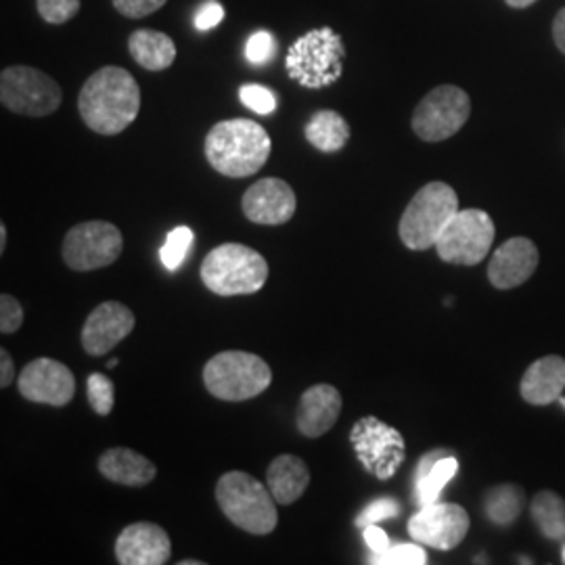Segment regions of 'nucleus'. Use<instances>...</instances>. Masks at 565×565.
Here are the masks:
<instances>
[{
  "mask_svg": "<svg viewBox=\"0 0 565 565\" xmlns=\"http://www.w3.org/2000/svg\"><path fill=\"white\" fill-rule=\"evenodd\" d=\"M553 41L565 55V7L562 11H557V15L553 20Z\"/></svg>",
  "mask_w": 565,
  "mask_h": 565,
  "instance_id": "obj_40",
  "label": "nucleus"
},
{
  "mask_svg": "<svg viewBox=\"0 0 565 565\" xmlns=\"http://www.w3.org/2000/svg\"><path fill=\"white\" fill-rule=\"evenodd\" d=\"M342 408V394L335 385L317 384L308 387L300 396L296 411L298 431L310 440L321 438L338 424Z\"/></svg>",
  "mask_w": 565,
  "mask_h": 565,
  "instance_id": "obj_19",
  "label": "nucleus"
},
{
  "mask_svg": "<svg viewBox=\"0 0 565 565\" xmlns=\"http://www.w3.org/2000/svg\"><path fill=\"white\" fill-rule=\"evenodd\" d=\"M306 141L323 153H338L350 141V124L333 109L317 111L303 128Z\"/></svg>",
  "mask_w": 565,
  "mask_h": 565,
  "instance_id": "obj_25",
  "label": "nucleus"
},
{
  "mask_svg": "<svg viewBox=\"0 0 565 565\" xmlns=\"http://www.w3.org/2000/svg\"><path fill=\"white\" fill-rule=\"evenodd\" d=\"M15 380V363L11 354L2 348L0 350V387H9Z\"/></svg>",
  "mask_w": 565,
  "mask_h": 565,
  "instance_id": "obj_39",
  "label": "nucleus"
},
{
  "mask_svg": "<svg viewBox=\"0 0 565 565\" xmlns=\"http://www.w3.org/2000/svg\"><path fill=\"white\" fill-rule=\"evenodd\" d=\"M457 471H459V461L455 457H446L445 452L425 455L417 467V478H415V497L419 507L436 503L445 486L457 476Z\"/></svg>",
  "mask_w": 565,
  "mask_h": 565,
  "instance_id": "obj_23",
  "label": "nucleus"
},
{
  "mask_svg": "<svg viewBox=\"0 0 565 565\" xmlns=\"http://www.w3.org/2000/svg\"><path fill=\"white\" fill-rule=\"evenodd\" d=\"M459 212L457 191L446 182H427L404 210L398 235L413 252L436 247L446 224Z\"/></svg>",
  "mask_w": 565,
  "mask_h": 565,
  "instance_id": "obj_6",
  "label": "nucleus"
},
{
  "mask_svg": "<svg viewBox=\"0 0 565 565\" xmlns=\"http://www.w3.org/2000/svg\"><path fill=\"white\" fill-rule=\"evenodd\" d=\"M469 513L455 503H431L425 505L408 520V534L415 543L452 551L463 543L469 532Z\"/></svg>",
  "mask_w": 565,
  "mask_h": 565,
  "instance_id": "obj_13",
  "label": "nucleus"
},
{
  "mask_svg": "<svg viewBox=\"0 0 565 565\" xmlns=\"http://www.w3.org/2000/svg\"><path fill=\"white\" fill-rule=\"evenodd\" d=\"M396 515H401V503L394 499H380L364 509L363 513L356 518V525L366 527V525L380 524V522L396 518Z\"/></svg>",
  "mask_w": 565,
  "mask_h": 565,
  "instance_id": "obj_34",
  "label": "nucleus"
},
{
  "mask_svg": "<svg viewBox=\"0 0 565 565\" xmlns=\"http://www.w3.org/2000/svg\"><path fill=\"white\" fill-rule=\"evenodd\" d=\"M200 275L216 296H249L266 285L268 263L260 252L243 243H223L205 256Z\"/></svg>",
  "mask_w": 565,
  "mask_h": 565,
  "instance_id": "obj_4",
  "label": "nucleus"
},
{
  "mask_svg": "<svg viewBox=\"0 0 565 565\" xmlns=\"http://www.w3.org/2000/svg\"><path fill=\"white\" fill-rule=\"evenodd\" d=\"M23 324V306L18 298L2 294L0 296V331L4 335L15 333Z\"/></svg>",
  "mask_w": 565,
  "mask_h": 565,
  "instance_id": "obj_35",
  "label": "nucleus"
},
{
  "mask_svg": "<svg viewBox=\"0 0 565 565\" xmlns=\"http://www.w3.org/2000/svg\"><path fill=\"white\" fill-rule=\"evenodd\" d=\"M193 242H195V233L189 226H177L174 231H170L162 249H160V260H162L163 266L168 270H177L182 260L186 258Z\"/></svg>",
  "mask_w": 565,
  "mask_h": 565,
  "instance_id": "obj_28",
  "label": "nucleus"
},
{
  "mask_svg": "<svg viewBox=\"0 0 565 565\" xmlns=\"http://www.w3.org/2000/svg\"><path fill=\"white\" fill-rule=\"evenodd\" d=\"M172 557V541L158 524L126 525L116 541V559L121 565H163Z\"/></svg>",
  "mask_w": 565,
  "mask_h": 565,
  "instance_id": "obj_17",
  "label": "nucleus"
},
{
  "mask_svg": "<svg viewBox=\"0 0 565 565\" xmlns=\"http://www.w3.org/2000/svg\"><path fill=\"white\" fill-rule=\"evenodd\" d=\"M7 249V226L0 224V254H4Z\"/></svg>",
  "mask_w": 565,
  "mask_h": 565,
  "instance_id": "obj_42",
  "label": "nucleus"
},
{
  "mask_svg": "<svg viewBox=\"0 0 565 565\" xmlns=\"http://www.w3.org/2000/svg\"><path fill=\"white\" fill-rule=\"evenodd\" d=\"M266 482L279 505H294L310 486V469L296 455H279L266 469Z\"/></svg>",
  "mask_w": 565,
  "mask_h": 565,
  "instance_id": "obj_22",
  "label": "nucleus"
},
{
  "mask_svg": "<svg viewBox=\"0 0 565 565\" xmlns=\"http://www.w3.org/2000/svg\"><path fill=\"white\" fill-rule=\"evenodd\" d=\"M565 390V359L548 354L525 369L520 392L525 403L534 406L557 403Z\"/></svg>",
  "mask_w": 565,
  "mask_h": 565,
  "instance_id": "obj_20",
  "label": "nucleus"
},
{
  "mask_svg": "<svg viewBox=\"0 0 565 565\" xmlns=\"http://www.w3.org/2000/svg\"><path fill=\"white\" fill-rule=\"evenodd\" d=\"M273 382V371L258 354L228 350L212 356L203 366L207 392L224 403H243L260 396Z\"/></svg>",
  "mask_w": 565,
  "mask_h": 565,
  "instance_id": "obj_7",
  "label": "nucleus"
},
{
  "mask_svg": "<svg viewBox=\"0 0 565 565\" xmlns=\"http://www.w3.org/2000/svg\"><path fill=\"white\" fill-rule=\"evenodd\" d=\"M18 387L30 403L65 406L76 394V377L67 364L42 356L23 366Z\"/></svg>",
  "mask_w": 565,
  "mask_h": 565,
  "instance_id": "obj_14",
  "label": "nucleus"
},
{
  "mask_svg": "<svg viewBox=\"0 0 565 565\" xmlns=\"http://www.w3.org/2000/svg\"><path fill=\"white\" fill-rule=\"evenodd\" d=\"M137 324L135 312L121 302H103L88 315L81 342L86 354L103 356L126 340Z\"/></svg>",
  "mask_w": 565,
  "mask_h": 565,
  "instance_id": "obj_15",
  "label": "nucleus"
},
{
  "mask_svg": "<svg viewBox=\"0 0 565 565\" xmlns=\"http://www.w3.org/2000/svg\"><path fill=\"white\" fill-rule=\"evenodd\" d=\"M128 53L142 70L163 72L177 60V44L158 30H137L128 39Z\"/></svg>",
  "mask_w": 565,
  "mask_h": 565,
  "instance_id": "obj_24",
  "label": "nucleus"
},
{
  "mask_svg": "<svg viewBox=\"0 0 565 565\" xmlns=\"http://www.w3.org/2000/svg\"><path fill=\"white\" fill-rule=\"evenodd\" d=\"M114 9L128 18V20H141L156 11H160L168 0H111Z\"/></svg>",
  "mask_w": 565,
  "mask_h": 565,
  "instance_id": "obj_36",
  "label": "nucleus"
},
{
  "mask_svg": "<svg viewBox=\"0 0 565 565\" xmlns=\"http://www.w3.org/2000/svg\"><path fill=\"white\" fill-rule=\"evenodd\" d=\"M494 233V223L484 210H459L438 237L436 252L445 263L476 266L488 256Z\"/></svg>",
  "mask_w": 565,
  "mask_h": 565,
  "instance_id": "obj_10",
  "label": "nucleus"
},
{
  "mask_svg": "<svg viewBox=\"0 0 565 565\" xmlns=\"http://www.w3.org/2000/svg\"><path fill=\"white\" fill-rule=\"evenodd\" d=\"M36 9L46 23L61 25L78 15L81 0H36Z\"/></svg>",
  "mask_w": 565,
  "mask_h": 565,
  "instance_id": "obj_32",
  "label": "nucleus"
},
{
  "mask_svg": "<svg viewBox=\"0 0 565 565\" xmlns=\"http://www.w3.org/2000/svg\"><path fill=\"white\" fill-rule=\"evenodd\" d=\"M532 518L541 534L551 541H565V501L553 490H543L532 499Z\"/></svg>",
  "mask_w": 565,
  "mask_h": 565,
  "instance_id": "obj_27",
  "label": "nucleus"
},
{
  "mask_svg": "<svg viewBox=\"0 0 565 565\" xmlns=\"http://www.w3.org/2000/svg\"><path fill=\"white\" fill-rule=\"evenodd\" d=\"M99 473L105 480L114 484L128 486V488H142L151 484L158 476V467L151 463L141 452L132 448H109L99 457Z\"/></svg>",
  "mask_w": 565,
  "mask_h": 565,
  "instance_id": "obj_21",
  "label": "nucleus"
},
{
  "mask_svg": "<svg viewBox=\"0 0 565 565\" xmlns=\"http://www.w3.org/2000/svg\"><path fill=\"white\" fill-rule=\"evenodd\" d=\"M275 53H277V41H275V36L270 32L260 30V32H254L247 39L245 60L249 61V63L264 65V63H268V61L275 57Z\"/></svg>",
  "mask_w": 565,
  "mask_h": 565,
  "instance_id": "obj_33",
  "label": "nucleus"
},
{
  "mask_svg": "<svg viewBox=\"0 0 565 565\" xmlns=\"http://www.w3.org/2000/svg\"><path fill=\"white\" fill-rule=\"evenodd\" d=\"M216 501L231 524L266 536L279 524L277 501L268 488L245 471H228L216 484Z\"/></svg>",
  "mask_w": 565,
  "mask_h": 565,
  "instance_id": "obj_5",
  "label": "nucleus"
},
{
  "mask_svg": "<svg viewBox=\"0 0 565 565\" xmlns=\"http://www.w3.org/2000/svg\"><path fill=\"white\" fill-rule=\"evenodd\" d=\"M86 394H88V403L97 415L102 417L111 415L116 398H114V382L107 375L90 373L86 380Z\"/></svg>",
  "mask_w": 565,
  "mask_h": 565,
  "instance_id": "obj_30",
  "label": "nucleus"
},
{
  "mask_svg": "<svg viewBox=\"0 0 565 565\" xmlns=\"http://www.w3.org/2000/svg\"><path fill=\"white\" fill-rule=\"evenodd\" d=\"M224 20V7L218 0H205L195 13V28L200 32L214 30Z\"/></svg>",
  "mask_w": 565,
  "mask_h": 565,
  "instance_id": "obj_37",
  "label": "nucleus"
},
{
  "mask_svg": "<svg viewBox=\"0 0 565 565\" xmlns=\"http://www.w3.org/2000/svg\"><path fill=\"white\" fill-rule=\"evenodd\" d=\"M61 86L55 78L30 65H11L0 74V103L20 116L44 118L60 109Z\"/></svg>",
  "mask_w": 565,
  "mask_h": 565,
  "instance_id": "obj_8",
  "label": "nucleus"
},
{
  "mask_svg": "<svg viewBox=\"0 0 565 565\" xmlns=\"http://www.w3.org/2000/svg\"><path fill=\"white\" fill-rule=\"evenodd\" d=\"M273 141L258 121L235 118L218 121L205 137V158L228 179L256 174L270 158Z\"/></svg>",
  "mask_w": 565,
  "mask_h": 565,
  "instance_id": "obj_2",
  "label": "nucleus"
},
{
  "mask_svg": "<svg viewBox=\"0 0 565 565\" xmlns=\"http://www.w3.org/2000/svg\"><path fill=\"white\" fill-rule=\"evenodd\" d=\"M239 97L247 109L260 116H270L277 109V95L260 84H243Z\"/></svg>",
  "mask_w": 565,
  "mask_h": 565,
  "instance_id": "obj_31",
  "label": "nucleus"
},
{
  "mask_svg": "<svg viewBox=\"0 0 565 565\" xmlns=\"http://www.w3.org/2000/svg\"><path fill=\"white\" fill-rule=\"evenodd\" d=\"M525 505V492L515 484L490 488L484 497V511L492 524H513Z\"/></svg>",
  "mask_w": 565,
  "mask_h": 565,
  "instance_id": "obj_26",
  "label": "nucleus"
},
{
  "mask_svg": "<svg viewBox=\"0 0 565 565\" xmlns=\"http://www.w3.org/2000/svg\"><path fill=\"white\" fill-rule=\"evenodd\" d=\"M559 403L564 404L565 406V398H559Z\"/></svg>",
  "mask_w": 565,
  "mask_h": 565,
  "instance_id": "obj_46",
  "label": "nucleus"
},
{
  "mask_svg": "<svg viewBox=\"0 0 565 565\" xmlns=\"http://www.w3.org/2000/svg\"><path fill=\"white\" fill-rule=\"evenodd\" d=\"M124 249V237L116 224L88 221L67 231L61 256L76 273H88L116 263Z\"/></svg>",
  "mask_w": 565,
  "mask_h": 565,
  "instance_id": "obj_12",
  "label": "nucleus"
},
{
  "mask_svg": "<svg viewBox=\"0 0 565 565\" xmlns=\"http://www.w3.org/2000/svg\"><path fill=\"white\" fill-rule=\"evenodd\" d=\"M107 366H109V369H114V366H118V359H109V361H107Z\"/></svg>",
  "mask_w": 565,
  "mask_h": 565,
  "instance_id": "obj_43",
  "label": "nucleus"
},
{
  "mask_svg": "<svg viewBox=\"0 0 565 565\" xmlns=\"http://www.w3.org/2000/svg\"><path fill=\"white\" fill-rule=\"evenodd\" d=\"M539 247L527 237H513L503 243L490 258L488 279L497 289L524 285L539 268Z\"/></svg>",
  "mask_w": 565,
  "mask_h": 565,
  "instance_id": "obj_18",
  "label": "nucleus"
},
{
  "mask_svg": "<svg viewBox=\"0 0 565 565\" xmlns=\"http://www.w3.org/2000/svg\"><path fill=\"white\" fill-rule=\"evenodd\" d=\"M243 214L249 223L277 226L289 223L298 210V200L289 182L263 179L254 182L242 200Z\"/></svg>",
  "mask_w": 565,
  "mask_h": 565,
  "instance_id": "obj_16",
  "label": "nucleus"
},
{
  "mask_svg": "<svg viewBox=\"0 0 565 565\" xmlns=\"http://www.w3.org/2000/svg\"><path fill=\"white\" fill-rule=\"evenodd\" d=\"M181 565H202V562H193V559H189V562H181Z\"/></svg>",
  "mask_w": 565,
  "mask_h": 565,
  "instance_id": "obj_44",
  "label": "nucleus"
},
{
  "mask_svg": "<svg viewBox=\"0 0 565 565\" xmlns=\"http://www.w3.org/2000/svg\"><path fill=\"white\" fill-rule=\"evenodd\" d=\"M509 7H513V9H525V7H530V4H534L536 0H505Z\"/></svg>",
  "mask_w": 565,
  "mask_h": 565,
  "instance_id": "obj_41",
  "label": "nucleus"
},
{
  "mask_svg": "<svg viewBox=\"0 0 565 565\" xmlns=\"http://www.w3.org/2000/svg\"><path fill=\"white\" fill-rule=\"evenodd\" d=\"M471 114V99L463 88L443 84L425 95L413 114V130L425 142H440L455 137Z\"/></svg>",
  "mask_w": 565,
  "mask_h": 565,
  "instance_id": "obj_11",
  "label": "nucleus"
},
{
  "mask_svg": "<svg viewBox=\"0 0 565 565\" xmlns=\"http://www.w3.org/2000/svg\"><path fill=\"white\" fill-rule=\"evenodd\" d=\"M364 543L369 545V548L373 553H382L387 546H390V539L385 534L384 530L377 524L366 525L363 527Z\"/></svg>",
  "mask_w": 565,
  "mask_h": 565,
  "instance_id": "obj_38",
  "label": "nucleus"
},
{
  "mask_svg": "<svg viewBox=\"0 0 565 565\" xmlns=\"http://www.w3.org/2000/svg\"><path fill=\"white\" fill-rule=\"evenodd\" d=\"M350 445L364 469L377 480H390L406 459L403 434L377 417H363L350 429Z\"/></svg>",
  "mask_w": 565,
  "mask_h": 565,
  "instance_id": "obj_9",
  "label": "nucleus"
},
{
  "mask_svg": "<svg viewBox=\"0 0 565 565\" xmlns=\"http://www.w3.org/2000/svg\"><path fill=\"white\" fill-rule=\"evenodd\" d=\"M78 109L93 132L116 137L137 120L141 111L139 82L124 67L105 65L84 82Z\"/></svg>",
  "mask_w": 565,
  "mask_h": 565,
  "instance_id": "obj_1",
  "label": "nucleus"
},
{
  "mask_svg": "<svg viewBox=\"0 0 565 565\" xmlns=\"http://www.w3.org/2000/svg\"><path fill=\"white\" fill-rule=\"evenodd\" d=\"M371 565H425L427 553L422 543H401L390 545L382 553H373V557L366 559Z\"/></svg>",
  "mask_w": 565,
  "mask_h": 565,
  "instance_id": "obj_29",
  "label": "nucleus"
},
{
  "mask_svg": "<svg viewBox=\"0 0 565 565\" xmlns=\"http://www.w3.org/2000/svg\"><path fill=\"white\" fill-rule=\"evenodd\" d=\"M562 562L565 564V543L564 546H562Z\"/></svg>",
  "mask_w": 565,
  "mask_h": 565,
  "instance_id": "obj_45",
  "label": "nucleus"
},
{
  "mask_svg": "<svg viewBox=\"0 0 565 565\" xmlns=\"http://www.w3.org/2000/svg\"><path fill=\"white\" fill-rule=\"evenodd\" d=\"M345 44L333 28H317L302 34L287 51L285 67L291 81L319 90L342 78Z\"/></svg>",
  "mask_w": 565,
  "mask_h": 565,
  "instance_id": "obj_3",
  "label": "nucleus"
}]
</instances>
